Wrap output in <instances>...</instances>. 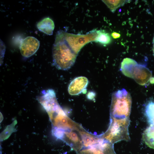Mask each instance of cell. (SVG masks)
<instances>
[{
	"label": "cell",
	"instance_id": "6da1fadb",
	"mask_svg": "<svg viewBox=\"0 0 154 154\" xmlns=\"http://www.w3.org/2000/svg\"><path fill=\"white\" fill-rule=\"evenodd\" d=\"M53 63L58 69H69L74 64L77 55L63 36L62 30L56 33L52 48Z\"/></svg>",
	"mask_w": 154,
	"mask_h": 154
},
{
	"label": "cell",
	"instance_id": "7a4b0ae2",
	"mask_svg": "<svg viewBox=\"0 0 154 154\" xmlns=\"http://www.w3.org/2000/svg\"><path fill=\"white\" fill-rule=\"evenodd\" d=\"M110 117L108 129L104 133L100 135V137L113 144L122 140L129 141L128 131L129 117L117 118L110 116Z\"/></svg>",
	"mask_w": 154,
	"mask_h": 154
},
{
	"label": "cell",
	"instance_id": "3957f363",
	"mask_svg": "<svg viewBox=\"0 0 154 154\" xmlns=\"http://www.w3.org/2000/svg\"><path fill=\"white\" fill-rule=\"evenodd\" d=\"M132 105L130 94L122 89L113 92L110 109V116L117 118H129Z\"/></svg>",
	"mask_w": 154,
	"mask_h": 154
},
{
	"label": "cell",
	"instance_id": "277c9868",
	"mask_svg": "<svg viewBox=\"0 0 154 154\" xmlns=\"http://www.w3.org/2000/svg\"><path fill=\"white\" fill-rule=\"evenodd\" d=\"M120 70L125 76L132 78L141 85L147 83L152 76L151 71L145 66L138 64L135 60L129 58L123 59Z\"/></svg>",
	"mask_w": 154,
	"mask_h": 154
},
{
	"label": "cell",
	"instance_id": "5b68a950",
	"mask_svg": "<svg viewBox=\"0 0 154 154\" xmlns=\"http://www.w3.org/2000/svg\"><path fill=\"white\" fill-rule=\"evenodd\" d=\"M77 153L116 154L114 149L113 144L100 137V139L97 143L89 147L83 148Z\"/></svg>",
	"mask_w": 154,
	"mask_h": 154
},
{
	"label": "cell",
	"instance_id": "8992f818",
	"mask_svg": "<svg viewBox=\"0 0 154 154\" xmlns=\"http://www.w3.org/2000/svg\"><path fill=\"white\" fill-rule=\"evenodd\" d=\"M40 42L35 38L28 37L23 40L20 49L22 55L25 57H29L33 55L38 50Z\"/></svg>",
	"mask_w": 154,
	"mask_h": 154
},
{
	"label": "cell",
	"instance_id": "52a82bcc",
	"mask_svg": "<svg viewBox=\"0 0 154 154\" xmlns=\"http://www.w3.org/2000/svg\"><path fill=\"white\" fill-rule=\"evenodd\" d=\"M88 79L84 76L76 78L69 84L68 91L71 95H76L82 92H86V88L88 84Z\"/></svg>",
	"mask_w": 154,
	"mask_h": 154
},
{
	"label": "cell",
	"instance_id": "ba28073f",
	"mask_svg": "<svg viewBox=\"0 0 154 154\" xmlns=\"http://www.w3.org/2000/svg\"><path fill=\"white\" fill-rule=\"evenodd\" d=\"M37 27L40 31L48 35H52L54 28V24L53 20L49 17H46L39 21Z\"/></svg>",
	"mask_w": 154,
	"mask_h": 154
},
{
	"label": "cell",
	"instance_id": "9c48e42d",
	"mask_svg": "<svg viewBox=\"0 0 154 154\" xmlns=\"http://www.w3.org/2000/svg\"><path fill=\"white\" fill-rule=\"evenodd\" d=\"M142 137L148 146L154 149V121L143 131Z\"/></svg>",
	"mask_w": 154,
	"mask_h": 154
},
{
	"label": "cell",
	"instance_id": "30bf717a",
	"mask_svg": "<svg viewBox=\"0 0 154 154\" xmlns=\"http://www.w3.org/2000/svg\"><path fill=\"white\" fill-rule=\"evenodd\" d=\"M145 114L148 123L150 124L154 121V100H150L146 103Z\"/></svg>",
	"mask_w": 154,
	"mask_h": 154
},
{
	"label": "cell",
	"instance_id": "8fae6325",
	"mask_svg": "<svg viewBox=\"0 0 154 154\" xmlns=\"http://www.w3.org/2000/svg\"><path fill=\"white\" fill-rule=\"evenodd\" d=\"M112 38L109 34L103 30L98 31V34L95 42L102 44L107 45L110 43Z\"/></svg>",
	"mask_w": 154,
	"mask_h": 154
},
{
	"label": "cell",
	"instance_id": "7c38bea8",
	"mask_svg": "<svg viewBox=\"0 0 154 154\" xmlns=\"http://www.w3.org/2000/svg\"><path fill=\"white\" fill-rule=\"evenodd\" d=\"M112 13H114L119 7L129 1L128 0H102Z\"/></svg>",
	"mask_w": 154,
	"mask_h": 154
},
{
	"label": "cell",
	"instance_id": "4fadbf2b",
	"mask_svg": "<svg viewBox=\"0 0 154 154\" xmlns=\"http://www.w3.org/2000/svg\"><path fill=\"white\" fill-rule=\"evenodd\" d=\"M17 122L16 120L15 121L11 124L7 126L5 130L1 133V141L7 139L13 132L15 131L16 129L14 126Z\"/></svg>",
	"mask_w": 154,
	"mask_h": 154
},
{
	"label": "cell",
	"instance_id": "5bb4252c",
	"mask_svg": "<svg viewBox=\"0 0 154 154\" xmlns=\"http://www.w3.org/2000/svg\"><path fill=\"white\" fill-rule=\"evenodd\" d=\"M111 36L113 38L116 39L119 38L121 35L119 33L116 32H113L112 33Z\"/></svg>",
	"mask_w": 154,
	"mask_h": 154
},
{
	"label": "cell",
	"instance_id": "9a60e30c",
	"mask_svg": "<svg viewBox=\"0 0 154 154\" xmlns=\"http://www.w3.org/2000/svg\"><path fill=\"white\" fill-rule=\"evenodd\" d=\"M153 54L154 56V35L153 38Z\"/></svg>",
	"mask_w": 154,
	"mask_h": 154
}]
</instances>
